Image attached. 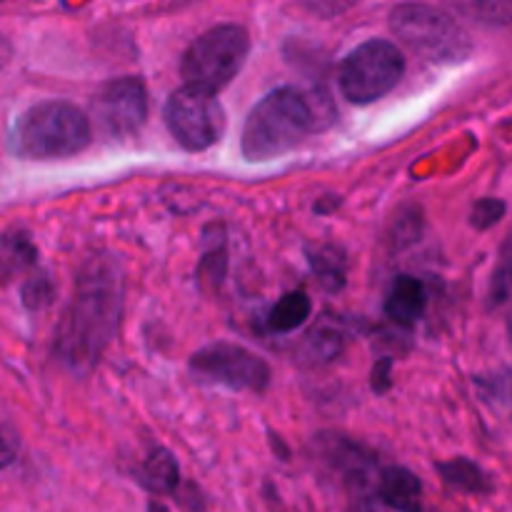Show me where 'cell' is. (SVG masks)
<instances>
[{
    "instance_id": "obj_22",
    "label": "cell",
    "mask_w": 512,
    "mask_h": 512,
    "mask_svg": "<svg viewBox=\"0 0 512 512\" xmlns=\"http://www.w3.org/2000/svg\"><path fill=\"white\" fill-rule=\"evenodd\" d=\"M505 210H508V205L500 198H480L470 210V225L475 230H490L505 218Z\"/></svg>"
},
{
    "instance_id": "obj_12",
    "label": "cell",
    "mask_w": 512,
    "mask_h": 512,
    "mask_svg": "<svg viewBox=\"0 0 512 512\" xmlns=\"http://www.w3.org/2000/svg\"><path fill=\"white\" fill-rule=\"evenodd\" d=\"M38 265V248L25 230H8L0 235V285L18 275L28 278Z\"/></svg>"
},
{
    "instance_id": "obj_15",
    "label": "cell",
    "mask_w": 512,
    "mask_h": 512,
    "mask_svg": "<svg viewBox=\"0 0 512 512\" xmlns=\"http://www.w3.org/2000/svg\"><path fill=\"white\" fill-rule=\"evenodd\" d=\"M438 473L458 493L488 495L493 490L488 473L470 458H453L445 460V463H438Z\"/></svg>"
},
{
    "instance_id": "obj_10",
    "label": "cell",
    "mask_w": 512,
    "mask_h": 512,
    "mask_svg": "<svg viewBox=\"0 0 512 512\" xmlns=\"http://www.w3.org/2000/svg\"><path fill=\"white\" fill-rule=\"evenodd\" d=\"M378 498L385 508L395 512H423V483L413 470L390 465L380 470Z\"/></svg>"
},
{
    "instance_id": "obj_14",
    "label": "cell",
    "mask_w": 512,
    "mask_h": 512,
    "mask_svg": "<svg viewBox=\"0 0 512 512\" xmlns=\"http://www.w3.org/2000/svg\"><path fill=\"white\" fill-rule=\"evenodd\" d=\"M310 310H313V303H310L308 293H303V290H290L265 315V328L270 333L288 335L293 330H298L310 318Z\"/></svg>"
},
{
    "instance_id": "obj_1",
    "label": "cell",
    "mask_w": 512,
    "mask_h": 512,
    "mask_svg": "<svg viewBox=\"0 0 512 512\" xmlns=\"http://www.w3.org/2000/svg\"><path fill=\"white\" fill-rule=\"evenodd\" d=\"M123 315V278L113 258H90L75 283L73 300L63 315L55 353L73 373L85 375L113 343Z\"/></svg>"
},
{
    "instance_id": "obj_25",
    "label": "cell",
    "mask_w": 512,
    "mask_h": 512,
    "mask_svg": "<svg viewBox=\"0 0 512 512\" xmlns=\"http://www.w3.org/2000/svg\"><path fill=\"white\" fill-rule=\"evenodd\" d=\"M390 385H393V360L383 358L373 368V390L385 393V390H390Z\"/></svg>"
},
{
    "instance_id": "obj_16",
    "label": "cell",
    "mask_w": 512,
    "mask_h": 512,
    "mask_svg": "<svg viewBox=\"0 0 512 512\" xmlns=\"http://www.w3.org/2000/svg\"><path fill=\"white\" fill-rule=\"evenodd\" d=\"M308 263L325 290L338 293V290L345 288L348 260H345V253L338 245H315V248H308Z\"/></svg>"
},
{
    "instance_id": "obj_28",
    "label": "cell",
    "mask_w": 512,
    "mask_h": 512,
    "mask_svg": "<svg viewBox=\"0 0 512 512\" xmlns=\"http://www.w3.org/2000/svg\"><path fill=\"white\" fill-rule=\"evenodd\" d=\"M510 125H512V120H510Z\"/></svg>"
},
{
    "instance_id": "obj_7",
    "label": "cell",
    "mask_w": 512,
    "mask_h": 512,
    "mask_svg": "<svg viewBox=\"0 0 512 512\" xmlns=\"http://www.w3.org/2000/svg\"><path fill=\"white\" fill-rule=\"evenodd\" d=\"M190 373L200 383L233 393H263L273 378L270 365L260 355L235 343H210L200 348L190 358Z\"/></svg>"
},
{
    "instance_id": "obj_3",
    "label": "cell",
    "mask_w": 512,
    "mask_h": 512,
    "mask_svg": "<svg viewBox=\"0 0 512 512\" xmlns=\"http://www.w3.org/2000/svg\"><path fill=\"white\" fill-rule=\"evenodd\" d=\"M93 140L90 118L73 103L43 100L25 110L13 128V150L25 160H63Z\"/></svg>"
},
{
    "instance_id": "obj_9",
    "label": "cell",
    "mask_w": 512,
    "mask_h": 512,
    "mask_svg": "<svg viewBox=\"0 0 512 512\" xmlns=\"http://www.w3.org/2000/svg\"><path fill=\"white\" fill-rule=\"evenodd\" d=\"M93 118L113 138L135 135L148 120V90L135 75L113 78L93 95Z\"/></svg>"
},
{
    "instance_id": "obj_21",
    "label": "cell",
    "mask_w": 512,
    "mask_h": 512,
    "mask_svg": "<svg viewBox=\"0 0 512 512\" xmlns=\"http://www.w3.org/2000/svg\"><path fill=\"white\" fill-rule=\"evenodd\" d=\"M20 295H23L25 308L40 310L53 300V285H50L48 275L33 270V273L23 280V290H20Z\"/></svg>"
},
{
    "instance_id": "obj_24",
    "label": "cell",
    "mask_w": 512,
    "mask_h": 512,
    "mask_svg": "<svg viewBox=\"0 0 512 512\" xmlns=\"http://www.w3.org/2000/svg\"><path fill=\"white\" fill-rule=\"evenodd\" d=\"M18 448H20L18 435H15L8 425L0 423V470L8 468V465L18 458Z\"/></svg>"
},
{
    "instance_id": "obj_5",
    "label": "cell",
    "mask_w": 512,
    "mask_h": 512,
    "mask_svg": "<svg viewBox=\"0 0 512 512\" xmlns=\"http://www.w3.org/2000/svg\"><path fill=\"white\" fill-rule=\"evenodd\" d=\"M248 53L250 35L243 25H215L198 35L185 50L180 60V75L190 88L218 93L240 73Z\"/></svg>"
},
{
    "instance_id": "obj_20",
    "label": "cell",
    "mask_w": 512,
    "mask_h": 512,
    "mask_svg": "<svg viewBox=\"0 0 512 512\" xmlns=\"http://www.w3.org/2000/svg\"><path fill=\"white\" fill-rule=\"evenodd\" d=\"M210 240V248L203 250V260H200L198 278L205 285H220L225 275V265H228V253H225V233L223 228L218 230V235Z\"/></svg>"
},
{
    "instance_id": "obj_8",
    "label": "cell",
    "mask_w": 512,
    "mask_h": 512,
    "mask_svg": "<svg viewBox=\"0 0 512 512\" xmlns=\"http://www.w3.org/2000/svg\"><path fill=\"white\" fill-rule=\"evenodd\" d=\"M165 125L180 148L200 153L223 138L225 110L215 93L185 85L165 103Z\"/></svg>"
},
{
    "instance_id": "obj_26",
    "label": "cell",
    "mask_w": 512,
    "mask_h": 512,
    "mask_svg": "<svg viewBox=\"0 0 512 512\" xmlns=\"http://www.w3.org/2000/svg\"><path fill=\"white\" fill-rule=\"evenodd\" d=\"M10 58H13V45H10V40L0 33V70L10 63Z\"/></svg>"
},
{
    "instance_id": "obj_18",
    "label": "cell",
    "mask_w": 512,
    "mask_h": 512,
    "mask_svg": "<svg viewBox=\"0 0 512 512\" xmlns=\"http://www.w3.org/2000/svg\"><path fill=\"white\" fill-rule=\"evenodd\" d=\"M460 15L485 25L512 23V0H450Z\"/></svg>"
},
{
    "instance_id": "obj_17",
    "label": "cell",
    "mask_w": 512,
    "mask_h": 512,
    "mask_svg": "<svg viewBox=\"0 0 512 512\" xmlns=\"http://www.w3.org/2000/svg\"><path fill=\"white\" fill-rule=\"evenodd\" d=\"M345 345V335L338 325L323 323L305 335L300 345V360L308 365H325L340 355Z\"/></svg>"
},
{
    "instance_id": "obj_2",
    "label": "cell",
    "mask_w": 512,
    "mask_h": 512,
    "mask_svg": "<svg viewBox=\"0 0 512 512\" xmlns=\"http://www.w3.org/2000/svg\"><path fill=\"white\" fill-rule=\"evenodd\" d=\"M333 120L335 108L325 93H303L290 85L275 88L245 118L240 150L250 163L283 158Z\"/></svg>"
},
{
    "instance_id": "obj_19",
    "label": "cell",
    "mask_w": 512,
    "mask_h": 512,
    "mask_svg": "<svg viewBox=\"0 0 512 512\" xmlns=\"http://www.w3.org/2000/svg\"><path fill=\"white\" fill-rule=\"evenodd\" d=\"M490 305L505 310V323H508V333L512 335V240L505 245L503 258H500L498 270H495L493 275Z\"/></svg>"
},
{
    "instance_id": "obj_13",
    "label": "cell",
    "mask_w": 512,
    "mask_h": 512,
    "mask_svg": "<svg viewBox=\"0 0 512 512\" xmlns=\"http://www.w3.org/2000/svg\"><path fill=\"white\" fill-rule=\"evenodd\" d=\"M138 483L145 490L155 495H168L175 493L180 483V468L178 460L168 453V450L158 448L145 458V463L138 470Z\"/></svg>"
},
{
    "instance_id": "obj_4",
    "label": "cell",
    "mask_w": 512,
    "mask_h": 512,
    "mask_svg": "<svg viewBox=\"0 0 512 512\" xmlns=\"http://www.w3.org/2000/svg\"><path fill=\"white\" fill-rule=\"evenodd\" d=\"M390 30L413 53L433 63H460L470 55V35L445 10L428 3H400L390 13Z\"/></svg>"
},
{
    "instance_id": "obj_6",
    "label": "cell",
    "mask_w": 512,
    "mask_h": 512,
    "mask_svg": "<svg viewBox=\"0 0 512 512\" xmlns=\"http://www.w3.org/2000/svg\"><path fill=\"white\" fill-rule=\"evenodd\" d=\"M405 58L390 40H368L343 60L338 73L340 93L355 105L378 103L400 83Z\"/></svg>"
},
{
    "instance_id": "obj_23",
    "label": "cell",
    "mask_w": 512,
    "mask_h": 512,
    "mask_svg": "<svg viewBox=\"0 0 512 512\" xmlns=\"http://www.w3.org/2000/svg\"><path fill=\"white\" fill-rule=\"evenodd\" d=\"M303 3L310 13L320 15V18H333V15H340L353 8L358 0H303Z\"/></svg>"
},
{
    "instance_id": "obj_11",
    "label": "cell",
    "mask_w": 512,
    "mask_h": 512,
    "mask_svg": "<svg viewBox=\"0 0 512 512\" xmlns=\"http://www.w3.org/2000/svg\"><path fill=\"white\" fill-rule=\"evenodd\" d=\"M425 308H428V293L423 283L410 275H398L385 298V315L398 328H413L425 315Z\"/></svg>"
},
{
    "instance_id": "obj_27",
    "label": "cell",
    "mask_w": 512,
    "mask_h": 512,
    "mask_svg": "<svg viewBox=\"0 0 512 512\" xmlns=\"http://www.w3.org/2000/svg\"><path fill=\"white\" fill-rule=\"evenodd\" d=\"M148 512H168V508H163L160 503H150L148 505Z\"/></svg>"
}]
</instances>
